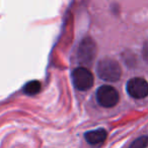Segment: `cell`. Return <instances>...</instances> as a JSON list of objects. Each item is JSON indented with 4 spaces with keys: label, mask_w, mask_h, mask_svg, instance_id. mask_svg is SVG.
<instances>
[{
    "label": "cell",
    "mask_w": 148,
    "mask_h": 148,
    "mask_svg": "<svg viewBox=\"0 0 148 148\" xmlns=\"http://www.w3.org/2000/svg\"><path fill=\"white\" fill-rule=\"evenodd\" d=\"M97 75L104 81L116 82L121 78V66L116 60L112 59H103L97 64Z\"/></svg>",
    "instance_id": "cell-1"
},
{
    "label": "cell",
    "mask_w": 148,
    "mask_h": 148,
    "mask_svg": "<svg viewBox=\"0 0 148 148\" xmlns=\"http://www.w3.org/2000/svg\"><path fill=\"white\" fill-rule=\"evenodd\" d=\"M97 53L95 43L90 37H86L80 42L77 51V59L78 62L85 66H89L93 62Z\"/></svg>",
    "instance_id": "cell-2"
},
{
    "label": "cell",
    "mask_w": 148,
    "mask_h": 148,
    "mask_svg": "<svg viewBox=\"0 0 148 148\" xmlns=\"http://www.w3.org/2000/svg\"><path fill=\"white\" fill-rule=\"evenodd\" d=\"M119 99H120V96L118 91L112 86L105 85L99 87L97 91V100L99 105L103 107H114L119 102Z\"/></svg>",
    "instance_id": "cell-3"
},
{
    "label": "cell",
    "mask_w": 148,
    "mask_h": 148,
    "mask_svg": "<svg viewBox=\"0 0 148 148\" xmlns=\"http://www.w3.org/2000/svg\"><path fill=\"white\" fill-rule=\"evenodd\" d=\"M75 88L80 91H86L93 85V75L84 66H79L73 71L72 74Z\"/></svg>",
    "instance_id": "cell-4"
},
{
    "label": "cell",
    "mask_w": 148,
    "mask_h": 148,
    "mask_svg": "<svg viewBox=\"0 0 148 148\" xmlns=\"http://www.w3.org/2000/svg\"><path fill=\"white\" fill-rule=\"evenodd\" d=\"M127 92L135 99H143L148 96V83L142 78H133L127 83Z\"/></svg>",
    "instance_id": "cell-5"
},
{
    "label": "cell",
    "mask_w": 148,
    "mask_h": 148,
    "mask_svg": "<svg viewBox=\"0 0 148 148\" xmlns=\"http://www.w3.org/2000/svg\"><path fill=\"white\" fill-rule=\"evenodd\" d=\"M85 140L91 145H97L103 143L107 138V131L105 129H97V130L88 131L84 135Z\"/></svg>",
    "instance_id": "cell-6"
},
{
    "label": "cell",
    "mask_w": 148,
    "mask_h": 148,
    "mask_svg": "<svg viewBox=\"0 0 148 148\" xmlns=\"http://www.w3.org/2000/svg\"><path fill=\"white\" fill-rule=\"evenodd\" d=\"M41 91V84L38 81H31L24 87V92L26 95H37Z\"/></svg>",
    "instance_id": "cell-7"
},
{
    "label": "cell",
    "mask_w": 148,
    "mask_h": 148,
    "mask_svg": "<svg viewBox=\"0 0 148 148\" xmlns=\"http://www.w3.org/2000/svg\"><path fill=\"white\" fill-rule=\"evenodd\" d=\"M148 145V137L147 136H141L137 138L129 148H146Z\"/></svg>",
    "instance_id": "cell-8"
},
{
    "label": "cell",
    "mask_w": 148,
    "mask_h": 148,
    "mask_svg": "<svg viewBox=\"0 0 148 148\" xmlns=\"http://www.w3.org/2000/svg\"><path fill=\"white\" fill-rule=\"evenodd\" d=\"M143 57H144V60L148 62V42L145 43L144 47H143Z\"/></svg>",
    "instance_id": "cell-9"
}]
</instances>
